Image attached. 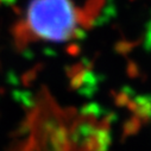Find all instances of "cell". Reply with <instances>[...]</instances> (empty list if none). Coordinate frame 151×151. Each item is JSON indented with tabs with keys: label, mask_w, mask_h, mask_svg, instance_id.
I'll use <instances>...</instances> for the list:
<instances>
[{
	"label": "cell",
	"mask_w": 151,
	"mask_h": 151,
	"mask_svg": "<svg viewBox=\"0 0 151 151\" xmlns=\"http://www.w3.org/2000/svg\"><path fill=\"white\" fill-rule=\"evenodd\" d=\"M85 14L73 0H31L24 19L31 40L65 42L78 36Z\"/></svg>",
	"instance_id": "1"
}]
</instances>
